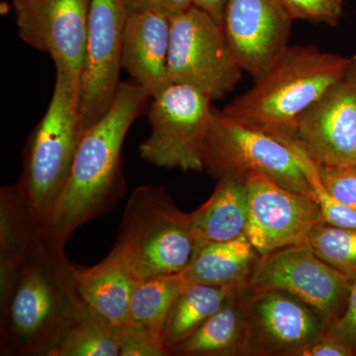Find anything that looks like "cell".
<instances>
[{"label":"cell","mask_w":356,"mask_h":356,"mask_svg":"<svg viewBox=\"0 0 356 356\" xmlns=\"http://www.w3.org/2000/svg\"><path fill=\"white\" fill-rule=\"evenodd\" d=\"M65 247L44 229L19 266L0 278V355L51 356L86 305Z\"/></svg>","instance_id":"6da1fadb"},{"label":"cell","mask_w":356,"mask_h":356,"mask_svg":"<svg viewBox=\"0 0 356 356\" xmlns=\"http://www.w3.org/2000/svg\"><path fill=\"white\" fill-rule=\"evenodd\" d=\"M151 95L136 83H121L111 107L86 129L69 181L48 229L67 243L79 227L113 209L126 192L124 140Z\"/></svg>","instance_id":"7a4b0ae2"},{"label":"cell","mask_w":356,"mask_h":356,"mask_svg":"<svg viewBox=\"0 0 356 356\" xmlns=\"http://www.w3.org/2000/svg\"><path fill=\"white\" fill-rule=\"evenodd\" d=\"M348 58L315 46H288L252 88L229 103L225 114L266 133L291 128L339 79Z\"/></svg>","instance_id":"3957f363"},{"label":"cell","mask_w":356,"mask_h":356,"mask_svg":"<svg viewBox=\"0 0 356 356\" xmlns=\"http://www.w3.org/2000/svg\"><path fill=\"white\" fill-rule=\"evenodd\" d=\"M50 104L24 151L17 185L37 225L48 228L64 193L83 135L79 89L63 67H56Z\"/></svg>","instance_id":"277c9868"},{"label":"cell","mask_w":356,"mask_h":356,"mask_svg":"<svg viewBox=\"0 0 356 356\" xmlns=\"http://www.w3.org/2000/svg\"><path fill=\"white\" fill-rule=\"evenodd\" d=\"M197 247L191 213L178 209L163 187L143 185L133 191L113 248L139 281L184 271Z\"/></svg>","instance_id":"5b68a950"},{"label":"cell","mask_w":356,"mask_h":356,"mask_svg":"<svg viewBox=\"0 0 356 356\" xmlns=\"http://www.w3.org/2000/svg\"><path fill=\"white\" fill-rule=\"evenodd\" d=\"M204 170L213 177L250 172L264 175L288 191L313 198L306 156L270 134L250 127L214 109L203 146Z\"/></svg>","instance_id":"8992f818"},{"label":"cell","mask_w":356,"mask_h":356,"mask_svg":"<svg viewBox=\"0 0 356 356\" xmlns=\"http://www.w3.org/2000/svg\"><path fill=\"white\" fill-rule=\"evenodd\" d=\"M152 98L151 134L140 145V158L168 170H204V142L214 112L211 98L191 86L173 83Z\"/></svg>","instance_id":"52a82bcc"},{"label":"cell","mask_w":356,"mask_h":356,"mask_svg":"<svg viewBox=\"0 0 356 356\" xmlns=\"http://www.w3.org/2000/svg\"><path fill=\"white\" fill-rule=\"evenodd\" d=\"M168 72L170 83L187 84L216 100L235 88L243 70L224 27L193 6L172 19Z\"/></svg>","instance_id":"ba28073f"},{"label":"cell","mask_w":356,"mask_h":356,"mask_svg":"<svg viewBox=\"0 0 356 356\" xmlns=\"http://www.w3.org/2000/svg\"><path fill=\"white\" fill-rule=\"evenodd\" d=\"M270 135L315 165L356 163V53L348 58L339 79L291 128Z\"/></svg>","instance_id":"9c48e42d"},{"label":"cell","mask_w":356,"mask_h":356,"mask_svg":"<svg viewBox=\"0 0 356 356\" xmlns=\"http://www.w3.org/2000/svg\"><path fill=\"white\" fill-rule=\"evenodd\" d=\"M353 278L325 264L306 242L259 257L248 286L280 290L299 299L322 320L332 324L346 308Z\"/></svg>","instance_id":"30bf717a"},{"label":"cell","mask_w":356,"mask_h":356,"mask_svg":"<svg viewBox=\"0 0 356 356\" xmlns=\"http://www.w3.org/2000/svg\"><path fill=\"white\" fill-rule=\"evenodd\" d=\"M128 14L125 0H90L86 65L79 88L84 131L104 116L118 92Z\"/></svg>","instance_id":"8fae6325"},{"label":"cell","mask_w":356,"mask_h":356,"mask_svg":"<svg viewBox=\"0 0 356 356\" xmlns=\"http://www.w3.org/2000/svg\"><path fill=\"white\" fill-rule=\"evenodd\" d=\"M13 6L21 40L49 54L81 88L90 0H13Z\"/></svg>","instance_id":"7c38bea8"},{"label":"cell","mask_w":356,"mask_h":356,"mask_svg":"<svg viewBox=\"0 0 356 356\" xmlns=\"http://www.w3.org/2000/svg\"><path fill=\"white\" fill-rule=\"evenodd\" d=\"M248 214L245 235L261 257L304 243L311 229L324 221L311 196L288 191L270 179L245 175Z\"/></svg>","instance_id":"4fadbf2b"},{"label":"cell","mask_w":356,"mask_h":356,"mask_svg":"<svg viewBox=\"0 0 356 356\" xmlns=\"http://www.w3.org/2000/svg\"><path fill=\"white\" fill-rule=\"evenodd\" d=\"M243 303L248 325L245 355L297 356L324 334L317 314L286 292L248 286Z\"/></svg>","instance_id":"5bb4252c"},{"label":"cell","mask_w":356,"mask_h":356,"mask_svg":"<svg viewBox=\"0 0 356 356\" xmlns=\"http://www.w3.org/2000/svg\"><path fill=\"white\" fill-rule=\"evenodd\" d=\"M293 20L280 0H228L222 27L242 70L262 76L289 46Z\"/></svg>","instance_id":"9a60e30c"},{"label":"cell","mask_w":356,"mask_h":356,"mask_svg":"<svg viewBox=\"0 0 356 356\" xmlns=\"http://www.w3.org/2000/svg\"><path fill=\"white\" fill-rule=\"evenodd\" d=\"M172 20L152 10L129 13L123 44L122 69L153 96L170 84L168 63Z\"/></svg>","instance_id":"2e32d148"},{"label":"cell","mask_w":356,"mask_h":356,"mask_svg":"<svg viewBox=\"0 0 356 356\" xmlns=\"http://www.w3.org/2000/svg\"><path fill=\"white\" fill-rule=\"evenodd\" d=\"M74 275L86 304L116 324H127L131 298L139 280L116 248L95 266H76Z\"/></svg>","instance_id":"e0dca14e"},{"label":"cell","mask_w":356,"mask_h":356,"mask_svg":"<svg viewBox=\"0 0 356 356\" xmlns=\"http://www.w3.org/2000/svg\"><path fill=\"white\" fill-rule=\"evenodd\" d=\"M248 214L245 177L227 175L218 178L212 195L191 212L198 247L206 243L229 242L245 235Z\"/></svg>","instance_id":"ac0fdd59"},{"label":"cell","mask_w":356,"mask_h":356,"mask_svg":"<svg viewBox=\"0 0 356 356\" xmlns=\"http://www.w3.org/2000/svg\"><path fill=\"white\" fill-rule=\"evenodd\" d=\"M259 257L243 235L229 242L199 245L184 273L191 284L245 286Z\"/></svg>","instance_id":"d6986e66"},{"label":"cell","mask_w":356,"mask_h":356,"mask_svg":"<svg viewBox=\"0 0 356 356\" xmlns=\"http://www.w3.org/2000/svg\"><path fill=\"white\" fill-rule=\"evenodd\" d=\"M247 287L234 294L197 331L175 346L172 355H245L248 325L243 293Z\"/></svg>","instance_id":"ffe728a7"},{"label":"cell","mask_w":356,"mask_h":356,"mask_svg":"<svg viewBox=\"0 0 356 356\" xmlns=\"http://www.w3.org/2000/svg\"><path fill=\"white\" fill-rule=\"evenodd\" d=\"M247 286L189 285L170 307L161 327L170 355L175 346L197 331L234 294Z\"/></svg>","instance_id":"44dd1931"},{"label":"cell","mask_w":356,"mask_h":356,"mask_svg":"<svg viewBox=\"0 0 356 356\" xmlns=\"http://www.w3.org/2000/svg\"><path fill=\"white\" fill-rule=\"evenodd\" d=\"M35 222L18 191L6 185L0 191V278L19 266L44 229Z\"/></svg>","instance_id":"7402d4cb"},{"label":"cell","mask_w":356,"mask_h":356,"mask_svg":"<svg viewBox=\"0 0 356 356\" xmlns=\"http://www.w3.org/2000/svg\"><path fill=\"white\" fill-rule=\"evenodd\" d=\"M123 330L86 303L51 356H120Z\"/></svg>","instance_id":"603a6c76"},{"label":"cell","mask_w":356,"mask_h":356,"mask_svg":"<svg viewBox=\"0 0 356 356\" xmlns=\"http://www.w3.org/2000/svg\"><path fill=\"white\" fill-rule=\"evenodd\" d=\"M189 285L184 271L140 280L131 298L128 323L161 329L170 307Z\"/></svg>","instance_id":"cb8c5ba5"},{"label":"cell","mask_w":356,"mask_h":356,"mask_svg":"<svg viewBox=\"0 0 356 356\" xmlns=\"http://www.w3.org/2000/svg\"><path fill=\"white\" fill-rule=\"evenodd\" d=\"M305 242L325 264L356 276V229L341 228L324 221L311 229Z\"/></svg>","instance_id":"d4e9b609"},{"label":"cell","mask_w":356,"mask_h":356,"mask_svg":"<svg viewBox=\"0 0 356 356\" xmlns=\"http://www.w3.org/2000/svg\"><path fill=\"white\" fill-rule=\"evenodd\" d=\"M161 329L129 322L124 325L120 356H168Z\"/></svg>","instance_id":"484cf974"},{"label":"cell","mask_w":356,"mask_h":356,"mask_svg":"<svg viewBox=\"0 0 356 356\" xmlns=\"http://www.w3.org/2000/svg\"><path fill=\"white\" fill-rule=\"evenodd\" d=\"M317 166L325 191L339 202L356 209V163Z\"/></svg>","instance_id":"4316f807"},{"label":"cell","mask_w":356,"mask_h":356,"mask_svg":"<svg viewBox=\"0 0 356 356\" xmlns=\"http://www.w3.org/2000/svg\"><path fill=\"white\" fill-rule=\"evenodd\" d=\"M293 19L336 26L343 13L344 0H280Z\"/></svg>","instance_id":"83f0119b"},{"label":"cell","mask_w":356,"mask_h":356,"mask_svg":"<svg viewBox=\"0 0 356 356\" xmlns=\"http://www.w3.org/2000/svg\"><path fill=\"white\" fill-rule=\"evenodd\" d=\"M313 199L317 202L323 220L327 224L341 228L356 229V209L332 197L325 191L318 175V166L309 172Z\"/></svg>","instance_id":"f1b7e54d"},{"label":"cell","mask_w":356,"mask_h":356,"mask_svg":"<svg viewBox=\"0 0 356 356\" xmlns=\"http://www.w3.org/2000/svg\"><path fill=\"white\" fill-rule=\"evenodd\" d=\"M324 336L343 343L356 355V276L343 313L325 327Z\"/></svg>","instance_id":"f546056e"},{"label":"cell","mask_w":356,"mask_h":356,"mask_svg":"<svg viewBox=\"0 0 356 356\" xmlns=\"http://www.w3.org/2000/svg\"><path fill=\"white\" fill-rule=\"evenodd\" d=\"M128 13L136 11H156L170 20L193 6V0H125Z\"/></svg>","instance_id":"4dcf8cb0"},{"label":"cell","mask_w":356,"mask_h":356,"mask_svg":"<svg viewBox=\"0 0 356 356\" xmlns=\"http://www.w3.org/2000/svg\"><path fill=\"white\" fill-rule=\"evenodd\" d=\"M297 356H355L343 343L323 334L317 341L302 348Z\"/></svg>","instance_id":"1f68e13d"},{"label":"cell","mask_w":356,"mask_h":356,"mask_svg":"<svg viewBox=\"0 0 356 356\" xmlns=\"http://www.w3.org/2000/svg\"><path fill=\"white\" fill-rule=\"evenodd\" d=\"M228 0H193V6L209 14L220 25L224 23L225 8Z\"/></svg>","instance_id":"d6a6232c"}]
</instances>
